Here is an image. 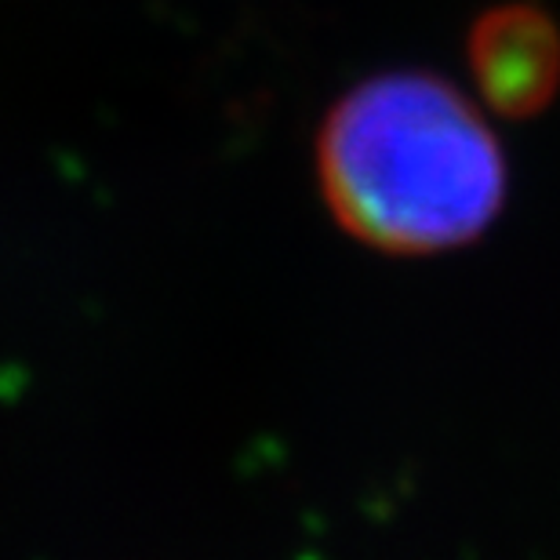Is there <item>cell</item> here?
Here are the masks:
<instances>
[{
  "instance_id": "1",
  "label": "cell",
  "mask_w": 560,
  "mask_h": 560,
  "mask_svg": "<svg viewBox=\"0 0 560 560\" xmlns=\"http://www.w3.org/2000/svg\"><path fill=\"white\" fill-rule=\"evenodd\" d=\"M317 172L339 226L394 255L469 244L506 197L499 139L433 73H383L342 95L320 128Z\"/></svg>"
},
{
  "instance_id": "2",
  "label": "cell",
  "mask_w": 560,
  "mask_h": 560,
  "mask_svg": "<svg viewBox=\"0 0 560 560\" xmlns=\"http://www.w3.org/2000/svg\"><path fill=\"white\" fill-rule=\"evenodd\" d=\"M469 70L477 92L510 120L535 117L560 88V30L539 4H499L469 30Z\"/></svg>"
}]
</instances>
